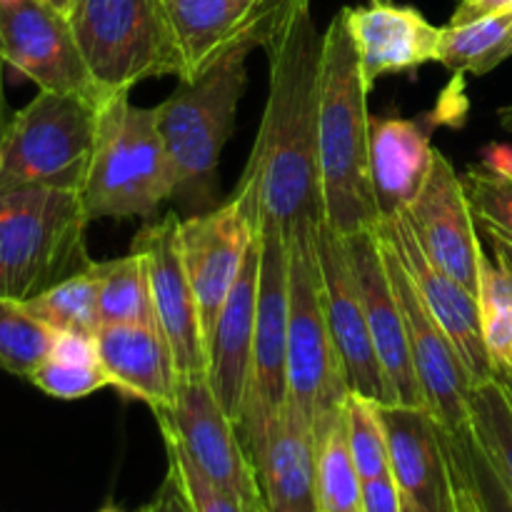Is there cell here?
Wrapping results in <instances>:
<instances>
[{"label": "cell", "mask_w": 512, "mask_h": 512, "mask_svg": "<svg viewBox=\"0 0 512 512\" xmlns=\"http://www.w3.org/2000/svg\"><path fill=\"white\" fill-rule=\"evenodd\" d=\"M370 85L343 10L323 33L318 110V175L323 223L340 238L380 225L370 188Z\"/></svg>", "instance_id": "obj_2"}, {"label": "cell", "mask_w": 512, "mask_h": 512, "mask_svg": "<svg viewBox=\"0 0 512 512\" xmlns=\"http://www.w3.org/2000/svg\"><path fill=\"white\" fill-rule=\"evenodd\" d=\"M468 458H470V470H473L475 485H478L480 500H483L485 512H512V498L505 490V485L500 483L498 473L493 470V465L488 463V458L483 455V450L475 443L473 433L468 435Z\"/></svg>", "instance_id": "obj_38"}, {"label": "cell", "mask_w": 512, "mask_h": 512, "mask_svg": "<svg viewBox=\"0 0 512 512\" xmlns=\"http://www.w3.org/2000/svg\"><path fill=\"white\" fill-rule=\"evenodd\" d=\"M253 512H268V508H265V505H263V503H260V505H258V508H255Z\"/></svg>", "instance_id": "obj_52"}, {"label": "cell", "mask_w": 512, "mask_h": 512, "mask_svg": "<svg viewBox=\"0 0 512 512\" xmlns=\"http://www.w3.org/2000/svg\"><path fill=\"white\" fill-rule=\"evenodd\" d=\"M263 198L258 175L245 168L233 198L193 218L180 220L178 243L185 273L200 310L205 345L210 343L218 315L260 235Z\"/></svg>", "instance_id": "obj_9"}, {"label": "cell", "mask_w": 512, "mask_h": 512, "mask_svg": "<svg viewBox=\"0 0 512 512\" xmlns=\"http://www.w3.org/2000/svg\"><path fill=\"white\" fill-rule=\"evenodd\" d=\"M498 123H500V128L505 130V133H512V103H508V105H503V108H498Z\"/></svg>", "instance_id": "obj_46"}, {"label": "cell", "mask_w": 512, "mask_h": 512, "mask_svg": "<svg viewBox=\"0 0 512 512\" xmlns=\"http://www.w3.org/2000/svg\"><path fill=\"white\" fill-rule=\"evenodd\" d=\"M45 3L55 5V8H58V10H63V13H68V5H70V0H45Z\"/></svg>", "instance_id": "obj_49"}, {"label": "cell", "mask_w": 512, "mask_h": 512, "mask_svg": "<svg viewBox=\"0 0 512 512\" xmlns=\"http://www.w3.org/2000/svg\"><path fill=\"white\" fill-rule=\"evenodd\" d=\"M118 93L100 108L93 163L83 190L90 220L150 218L173 200V173L155 108H138Z\"/></svg>", "instance_id": "obj_5"}, {"label": "cell", "mask_w": 512, "mask_h": 512, "mask_svg": "<svg viewBox=\"0 0 512 512\" xmlns=\"http://www.w3.org/2000/svg\"><path fill=\"white\" fill-rule=\"evenodd\" d=\"M23 308L53 333L95 335L100 330V263L25 300Z\"/></svg>", "instance_id": "obj_28"}, {"label": "cell", "mask_w": 512, "mask_h": 512, "mask_svg": "<svg viewBox=\"0 0 512 512\" xmlns=\"http://www.w3.org/2000/svg\"><path fill=\"white\" fill-rule=\"evenodd\" d=\"M498 378L503 380V385H505V388H508V393L512 395V370H500Z\"/></svg>", "instance_id": "obj_48"}, {"label": "cell", "mask_w": 512, "mask_h": 512, "mask_svg": "<svg viewBox=\"0 0 512 512\" xmlns=\"http://www.w3.org/2000/svg\"><path fill=\"white\" fill-rule=\"evenodd\" d=\"M288 400V240L270 218L260 220V285L248 388L238 433L250 453Z\"/></svg>", "instance_id": "obj_10"}, {"label": "cell", "mask_w": 512, "mask_h": 512, "mask_svg": "<svg viewBox=\"0 0 512 512\" xmlns=\"http://www.w3.org/2000/svg\"><path fill=\"white\" fill-rule=\"evenodd\" d=\"M480 328L495 375L512 370V275L483 255L478 278Z\"/></svg>", "instance_id": "obj_31"}, {"label": "cell", "mask_w": 512, "mask_h": 512, "mask_svg": "<svg viewBox=\"0 0 512 512\" xmlns=\"http://www.w3.org/2000/svg\"><path fill=\"white\" fill-rule=\"evenodd\" d=\"M53 340V330L35 320L23 303L0 295V368L30 380L50 355Z\"/></svg>", "instance_id": "obj_32"}, {"label": "cell", "mask_w": 512, "mask_h": 512, "mask_svg": "<svg viewBox=\"0 0 512 512\" xmlns=\"http://www.w3.org/2000/svg\"><path fill=\"white\" fill-rule=\"evenodd\" d=\"M430 133L410 118H375L370 123V188L380 223L413 205L433 168Z\"/></svg>", "instance_id": "obj_25"}, {"label": "cell", "mask_w": 512, "mask_h": 512, "mask_svg": "<svg viewBox=\"0 0 512 512\" xmlns=\"http://www.w3.org/2000/svg\"><path fill=\"white\" fill-rule=\"evenodd\" d=\"M480 165H485L493 173L505 175L512 180V145L508 143H490L480 153Z\"/></svg>", "instance_id": "obj_41"}, {"label": "cell", "mask_w": 512, "mask_h": 512, "mask_svg": "<svg viewBox=\"0 0 512 512\" xmlns=\"http://www.w3.org/2000/svg\"><path fill=\"white\" fill-rule=\"evenodd\" d=\"M268 100L245 168L258 175L263 215L283 230L323 223L318 175L320 55L310 0H290L268 45Z\"/></svg>", "instance_id": "obj_1"}, {"label": "cell", "mask_w": 512, "mask_h": 512, "mask_svg": "<svg viewBox=\"0 0 512 512\" xmlns=\"http://www.w3.org/2000/svg\"><path fill=\"white\" fill-rule=\"evenodd\" d=\"M343 18L370 88L385 75L413 73L425 63H440L445 25H433L413 5L370 0L368 5L343 8Z\"/></svg>", "instance_id": "obj_20"}, {"label": "cell", "mask_w": 512, "mask_h": 512, "mask_svg": "<svg viewBox=\"0 0 512 512\" xmlns=\"http://www.w3.org/2000/svg\"><path fill=\"white\" fill-rule=\"evenodd\" d=\"M512 28V8L498 10L465 25H445L440 63L453 73H470L485 55L493 53Z\"/></svg>", "instance_id": "obj_34"}, {"label": "cell", "mask_w": 512, "mask_h": 512, "mask_svg": "<svg viewBox=\"0 0 512 512\" xmlns=\"http://www.w3.org/2000/svg\"><path fill=\"white\" fill-rule=\"evenodd\" d=\"M318 228L303 225L288 238V398L313 423L350 393L325 313Z\"/></svg>", "instance_id": "obj_8"}, {"label": "cell", "mask_w": 512, "mask_h": 512, "mask_svg": "<svg viewBox=\"0 0 512 512\" xmlns=\"http://www.w3.org/2000/svg\"><path fill=\"white\" fill-rule=\"evenodd\" d=\"M178 230V215H163L135 235L133 248L148 260L155 325L173 350L175 368L183 383L208 378V345L200 325L198 300L180 255Z\"/></svg>", "instance_id": "obj_14"}, {"label": "cell", "mask_w": 512, "mask_h": 512, "mask_svg": "<svg viewBox=\"0 0 512 512\" xmlns=\"http://www.w3.org/2000/svg\"><path fill=\"white\" fill-rule=\"evenodd\" d=\"M260 285V235L230 290L208 343V383L225 413L238 420L248 388Z\"/></svg>", "instance_id": "obj_24"}, {"label": "cell", "mask_w": 512, "mask_h": 512, "mask_svg": "<svg viewBox=\"0 0 512 512\" xmlns=\"http://www.w3.org/2000/svg\"><path fill=\"white\" fill-rule=\"evenodd\" d=\"M100 108L75 95L40 90L10 118L0 143V190H83L93 163Z\"/></svg>", "instance_id": "obj_7"}, {"label": "cell", "mask_w": 512, "mask_h": 512, "mask_svg": "<svg viewBox=\"0 0 512 512\" xmlns=\"http://www.w3.org/2000/svg\"><path fill=\"white\" fill-rule=\"evenodd\" d=\"M403 512H418V510H415V508H413V505H410V503H408V500H405V498H403Z\"/></svg>", "instance_id": "obj_50"}, {"label": "cell", "mask_w": 512, "mask_h": 512, "mask_svg": "<svg viewBox=\"0 0 512 512\" xmlns=\"http://www.w3.org/2000/svg\"><path fill=\"white\" fill-rule=\"evenodd\" d=\"M463 183L475 220L485 233H495L512 243V180L485 165H470L463 173Z\"/></svg>", "instance_id": "obj_35"}, {"label": "cell", "mask_w": 512, "mask_h": 512, "mask_svg": "<svg viewBox=\"0 0 512 512\" xmlns=\"http://www.w3.org/2000/svg\"><path fill=\"white\" fill-rule=\"evenodd\" d=\"M163 443L178 445L185 458L253 512L263 503L238 425L215 398L208 378L183 380L175 403L155 410Z\"/></svg>", "instance_id": "obj_12"}, {"label": "cell", "mask_w": 512, "mask_h": 512, "mask_svg": "<svg viewBox=\"0 0 512 512\" xmlns=\"http://www.w3.org/2000/svg\"><path fill=\"white\" fill-rule=\"evenodd\" d=\"M150 512H180V498H178V490L173 488L168 478H165L163 488H160L158 498L150 503Z\"/></svg>", "instance_id": "obj_43"}, {"label": "cell", "mask_w": 512, "mask_h": 512, "mask_svg": "<svg viewBox=\"0 0 512 512\" xmlns=\"http://www.w3.org/2000/svg\"><path fill=\"white\" fill-rule=\"evenodd\" d=\"M378 240L385 265H388L395 298L403 310L413 368L428 410L450 433H470V393L475 388L473 375H470L468 365L460 358L458 348L443 330V325L433 318V313L420 300L418 290H415L410 275L405 273L395 250L380 235Z\"/></svg>", "instance_id": "obj_13"}, {"label": "cell", "mask_w": 512, "mask_h": 512, "mask_svg": "<svg viewBox=\"0 0 512 512\" xmlns=\"http://www.w3.org/2000/svg\"><path fill=\"white\" fill-rule=\"evenodd\" d=\"M268 512H318L315 495V423L285 400L248 453Z\"/></svg>", "instance_id": "obj_22"}, {"label": "cell", "mask_w": 512, "mask_h": 512, "mask_svg": "<svg viewBox=\"0 0 512 512\" xmlns=\"http://www.w3.org/2000/svg\"><path fill=\"white\" fill-rule=\"evenodd\" d=\"M505 8H512V0H458L448 25L473 23V20L485 18V15L498 13V10Z\"/></svg>", "instance_id": "obj_40"}, {"label": "cell", "mask_w": 512, "mask_h": 512, "mask_svg": "<svg viewBox=\"0 0 512 512\" xmlns=\"http://www.w3.org/2000/svg\"><path fill=\"white\" fill-rule=\"evenodd\" d=\"M5 58H3V53H0V143H3V138H5V130H8V123H10V118H8V105H5V90H3V70H5Z\"/></svg>", "instance_id": "obj_45"}, {"label": "cell", "mask_w": 512, "mask_h": 512, "mask_svg": "<svg viewBox=\"0 0 512 512\" xmlns=\"http://www.w3.org/2000/svg\"><path fill=\"white\" fill-rule=\"evenodd\" d=\"M343 240L350 265H353L355 280H358L360 298L365 303L375 355L383 365V373L388 378L390 390H393L395 405L428 410L413 368L403 310H400L398 298H395L378 235H375V230H368V233H358L353 238Z\"/></svg>", "instance_id": "obj_19"}, {"label": "cell", "mask_w": 512, "mask_h": 512, "mask_svg": "<svg viewBox=\"0 0 512 512\" xmlns=\"http://www.w3.org/2000/svg\"><path fill=\"white\" fill-rule=\"evenodd\" d=\"M98 512H150V505H145V508H138V510H125V508H118V505H105V508Z\"/></svg>", "instance_id": "obj_47"}, {"label": "cell", "mask_w": 512, "mask_h": 512, "mask_svg": "<svg viewBox=\"0 0 512 512\" xmlns=\"http://www.w3.org/2000/svg\"><path fill=\"white\" fill-rule=\"evenodd\" d=\"M405 218L428 258L478 295L480 260L485 253L463 175H458L443 150L435 148L428 180L405 210Z\"/></svg>", "instance_id": "obj_16"}, {"label": "cell", "mask_w": 512, "mask_h": 512, "mask_svg": "<svg viewBox=\"0 0 512 512\" xmlns=\"http://www.w3.org/2000/svg\"><path fill=\"white\" fill-rule=\"evenodd\" d=\"M345 425H348V443L355 465L363 480L380 478L390 473L388 430H385L380 403L348 393L345 398Z\"/></svg>", "instance_id": "obj_33"}, {"label": "cell", "mask_w": 512, "mask_h": 512, "mask_svg": "<svg viewBox=\"0 0 512 512\" xmlns=\"http://www.w3.org/2000/svg\"><path fill=\"white\" fill-rule=\"evenodd\" d=\"M488 238H490V243H493L495 260H498V263L512 275V243L510 240L500 238V235H495V233H488Z\"/></svg>", "instance_id": "obj_44"}, {"label": "cell", "mask_w": 512, "mask_h": 512, "mask_svg": "<svg viewBox=\"0 0 512 512\" xmlns=\"http://www.w3.org/2000/svg\"><path fill=\"white\" fill-rule=\"evenodd\" d=\"M445 430V428H443ZM468 435H455L445 430V448L450 458V473H453V500L455 512H485L480 500L478 485H475L473 470L468 458Z\"/></svg>", "instance_id": "obj_37"}, {"label": "cell", "mask_w": 512, "mask_h": 512, "mask_svg": "<svg viewBox=\"0 0 512 512\" xmlns=\"http://www.w3.org/2000/svg\"><path fill=\"white\" fill-rule=\"evenodd\" d=\"M185 78L213 68L230 55L265 48L290 0H168Z\"/></svg>", "instance_id": "obj_18"}, {"label": "cell", "mask_w": 512, "mask_h": 512, "mask_svg": "<svg viewBox=\"0 0 512 512\" xmlns=\"http://www.w3.org/2000/svg\"><path fill=\"white\" fill-rule=\"evenodd\" d=\"M375 233L395 250V255H398L405 273L413 280L425 308L443 325V330L450 335L455 348H458L460 358L468 365L475 385L493 380L495 368L490 363L488 348H485L483 340V328H480L478 295L428 258L423 245L415 238L405 213L398 215V218L383 220L375 228Z\"/></svg>", "instance_id": "obj_17"}, {"label": "cell", "mask_w": 512, "mask_h": 512, "mask_svg": "<svg viewBox=\"0 0 512 512\" xmlns=\"http://www.w3.org/2000/svg\"><path fill=\"white\" fill-rule=\"evenodd\" d=\"M0 53L38 90L75 95L95 105L113 98L95 80L68 15L45 0L0 3Z\"/></svg>", "instance_id": "obj_11"}, {"label": "cell", "mask_w": 512, "mask_h": 512, "mask_svg": "<svg viewBox=\"0 0 512 512\" xmlns=\"http://www.w3.org/2000/svg\"><path fill=\"white\" fill-rule=\"evenodd\" d=\"M363 512H403V493L393 473L363 480Z\"/></svg>", "instance_id": "obj_39"}, {"label": "cell", "mask_w": 512, "mask_h": 512, "mask_svg": "<svg viewBox=\"0 0 512 512\" xmlns=\"http://www.w3.org/2000/svg\"><path fill=\"white\" fill-rule=\"evenodd\" d=\"M470 433L512 498V395L498 375L470 393Z\"/></svg>", "instance_id": "obj_30"}, {"label": "cell", "mask_w": 512, "mask_h": 512, "mask_svg": "<svg viewBox=\"0 0 512 512\" xmlns=\"http://www.w3.org/2000/svg\"><path fill=\"white\" fill-rule=\"evenodd\" d=\"M388 430L390 473L418 512H455L445 430L430 410L380 405Z\"/></svg>", "instance_id": "obj_21"}, {"label": "cell", "mask_w": 512, "mask_h": 512, "mask_svg": "<svg viewBox=\"0 0 512 512\" xmlns=\"http://www.w3.org/2000/svg\"><path fill=\"white\" fill-rule=\"evenodd\" d=\"M315 248H318L330 335H333L350 393H358L380 405H395L393 390H390L383 365L375 355L365 303L360 298L345 240L330 225L320 223Z\"/></svg>", "instance_id": "obj_15"}, {"label": "cell", "mask_w": 512, "mask_h": 512, "mask_svg": "<svg viewBox=\"0 0 512 512\" xmlns=\"http://www.w3.org/2000/svg\"><path fill=\"white\" fill-rule=\"evenodd\" d=\"M318 512H363V478L348 443L345 403L315 423Z\"/></svg>", "instance_id": "obj_26"}, {"label": "cell", "mask_w": 512, "mask_h": 512, "mask_svg": "<svg viewBox=\"0 0 512 512\" xmlns=\"http://www.w3.org/2000/svg\"><path fill=\"white\" fill-rule=\"evenodd\" d=\"M155 325L148 260L140 250L100 263V325Z\"/></svg>", "instance_id": "obj_29"}, {"label": "cell", "mask_w": 512, "mask_h": 512, "mask_svg": "<svg viewBox=\"0 0 512 512\" xmlns=\"http://www.w3.org/2000/svg\"><path fill=\"white\" fill-rule=\"evenodd\" d=\"M88 223L78 190H0V295L25 303L88 270Z\"/></svg>", "instance_id": "obj_3"}, {"label": "cell", "mask_w": 512, "mask_h": 512, "mask_svg": "<svg viewBox=\"0 0 512 512\" xmlns=\"http://www.w3.org/2000/svg\"><path fill=\"white\" fill-rule=\"evenodd\" d=\"M0 3H15V0H0Z\"/></svg>", "instance_id": "obj_53"}, {"label": "cell", "mask_w": 512, "mask_h": 512, "mask_svg": "<svg viewBox=\"0 0 512 512\" xmlns=\"http://www.w3.org/2000/svg\"><path fill=\"white\" fill-rule=\"evenodd\" d=\"M95 343L110 388L123 398L145 403L153 413L175 403L180 375L158 325H100Z\"/></svg>", "instance_id": "obj_23"}, {"label": "cell", "mask_w": 512, "mask_h": 512, "mask_svg": "<svg viewBox=\"0 0 512 512\" xmlns=\"http://www.w3.org/2000/svg\"><path fill=\"white\" fill-rule=\"evenodd\" d=\"M508 58H512V28H510V33L505 35L503 43H500L493 53L485 55V58L480 60L473 70H470V75H475V78H483V75H488L490 70H495L500 63H505Z\"/></svg>", "instance_id": "obj_42"}, {"label": "cell", "mask_w": 512, "mask_h": 512, "mask_svg": "<svg viewBox=\"0 0 512 512\" xmlns=\"http://www.w3.org/2000/svg\"><path fill=\"white\" fill-rule=\"evenodd\" d=\"M65 15L105 93H130L165 75L185 78L168 0H70Z\"/></svg>", "instance_id": "obj_6"}, {"label": "cell", "mask_w": 512, "mask_h": 512, "mask_svg": "<svg viewBox=\"0 0 512 512\" xmlns=\"http://www.w3.org/2000/svg\"><path fill=\"white\" fill-rule=\"evenodd\" d=\"M168 450V475L165 478L175 485L188 512H248L243 503L230 490L220 488L210 478H205L183 450L173 443H165Z\"/></svg>", "instance_id": "obj_36"}, {"label": "cell", "mask_w": 512, "mask_h": 512, "mask_svg": "<svg viewBox=\"0 0 512 512\" xmlns=\"http://www.w3.org/2000/svg\"><path fill=\"white\" fill-rule=\"evenodd\" d=\"M30 383L58 400H80L98 393L100 388H110L95 335L55 333L50 355L30 375Z\"/></svg>", "instance_id": "obj_27"}, {"label": "cell", "mask_w": 512, "mask_h": 512, "mask_svg": "<svg viewBox=\"0 0 512 512\" xmlns=\"http://www.w3.org/2000/svg\"><path fill=\"white\" fill-rule=\"evenodd\" d=\"M248 55H230L213 68L178 78L173 93L155 105L160 138L173 173V198L205 208L213 203L218 165L235 130L248 85Z\"/></svg>", "instance_id": "obj_4"}, {"label": "cell", "mask_w": 512, "mask_h": 512, "mask_svg": "<svg viewBox=\"0 0 512 512\" xmlns=\"http://www.w3.org/2000/svg\"><path fill=\"white\" fill-rule=\"evenodd\" d=\"M175 488V485H173ZM178 498H180V493H178ZM180 512H188V508H185V503H183V498H180Z\"/></svg>", "instance_id": "obj_51"}]
</instances>
